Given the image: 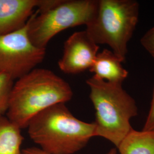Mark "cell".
I'll return each instance as SVG.
<instances>
[{
	"instance_id": "cell-8",
	"label": "cell",
	"mask_w": 154,
	"mask_h": 154,
	"mask_svg": "<svg viewBox=\"0 0 154 154\" xmlns=\"http://www.w3.org/2000/svg\"><path fill=\"white\" fill-rule=\"evenodd\" d=\"M41 0H0V35L24 27Z\"/></svg>"
},
{
	"instance_id": "cell-10",
	"label": "cell",
	"mask_w": 154,
	"mask_h": 154,
	"mask_svg": "<svg viewBox=\"0 0 154 154\" xmlns=\"http://www.w3.org/2000/svg\"><path fill=\"white\" fill-rule=\"evenodd\" d=\"M117 149L120 154H154V131L132 128Z\"/></svg>"
},
{
	"instance_id": "cell-16",
	"label": "cell",
	"mask_w": 154,
	"mask_h": 154,
	"mask_svg": "<svg viewBox=\"0 0 154 154\" xmlns=\"http://www.w3.org/2000/svg\"><path fill=\"white\" fill-rule=\"evenodd\" d=\"M106 154H117V149H111Z\"/></svg>"
},
{
	"instance_id": "cell-7",
	"label": "cell",
	"mask_w": 154,
	"mask_h": 154,
	"mask_svg": "<svg viewBox=\"0 0 154 154\" xmlns=\"http://www.w3.org/2000/svg\"><path fill=\"white\" fill-rule=\"evenodd\" d=\"M99 46L85 30L72 34L67 39L63 55L58 64L62 72L70 74L90 70L98 53Z\"/></svg>"
},
{
	"instance_id": "cell-9",
	"label": "cell",
	"mask_w": 154,
	"mask_h": 154,
	"mask_svg": "<svg viewBox=\"0 0 154 154\" xmlns=\"http://www.w3.org/2000/svg\"><path fill=\"white\" fill-rule=\"evenodd\" d=\"M123 62L112 51L104 49L98 53L89 70L94 75L108 82L122 85L128 74L122 65Z\"/></svg>"
},
{
	"instance_id": "cell-11",
	"label": "cell",
	"mask_w": 154,
	"mask_h": 154,
	"mask_svg": "<svg viewBox=\"0 0 154 154\" xmlns=\"http://www.w3.org/2000/svg\"><path fill=\"white\" fill-rule=\"evenodd\" d=\"M21 130L7 116L0 115V154H21Z\"/></svg>"
},
{
	"instance_id": "cell-14",
	"label": "cell",
	"mask_w": 154,
	"mask_h": 154,
	"mask_svg": "<svg viewBox=\"0 0 154 154\" xmlns=\"http://www.w3.org/2000/svg\"><path fill=\"white\" fill-rule=\"evenodd\" d=\"M142 130L147 131H154V88L150 109Z\"/></svg>"
},
{
	"instance_id": "cell-3",
	"label": "cell",
	"mask_w": 154,
	"mask_h": 154,
	"mask_svg": "<svg viewBox=\"0 0 154 154\" xmlns=\"http://www.w3.org/2000/svg\"><path fill=\"white\" fill-rule=\"evenodd\" d=\"M86 83L95 110V137L109 140L117 149L133 128L130 120L138 116L136 102L122 84L108 82L95 75Z\"/></svg>"
},
{
	"instance_id": "cell-15",
	"label": "cell",
	"mask_w": 154,
	"mask_h": 154,
	"mask_svg": "<svg viewBox=\"0 0 154 154\" xmlns=\"http://www.w3.org/2000/svg\"><path fill=\"white\" fill-rule=\"evenodd\" d=\"M21 154H50L36 147H28L21 150Z\"/></svg>"
},
{
	"instance_id": "cell-6",
	"label": "cell",
	"mask_w": 154,
	"mask_h": 154,
	"mask_svg": "<svg viewBox=\"0 0 154 154\" xmlns=\"http://www.w3.org/2000/svg\"><path fill=\"white\" fill-rule=\"evenodd\" d=\"M46 49L32 43L28 36V22L21 29L0 35V74L14 80L28 74L44 60Z\"/></svg>"
},
{
	"instance_id": "cell-2",
	"label": "cell",
	"mask_w": 154,
	"mask_h": 154,
	"mask_svg": "<svg viewBox=\"0 0 154 154\" xmlns=\"http://www.w3.org/2000/svg\"><path fill=\"white\" fill-rule=\"evenodd\" d=\"M28 132L40 149L50 154H73L83 149L95 137V125L77 119L60 103L34 116Z\"/></svg>"
},
{
	"instance_id": "cell-4",
	"label": "cell",
	"mask_w": 154,
	"mask_h": 154,
	"mask_svg": "<svg viewBox=\"0 0 154 154\" xmlns=\"http://www.w3.org/2000/svg\"><path fill=\"white\" fill-rule=\"evenodd\" d=\"M139 4L134 0H99L96 14L86 31L97 45H107L125 61L127 45L137 26Z\"/></svg>"
},
{
	"instance_id": "cell-13",
	"label": "cell",
	"mask_w": 154,
	"mask_h": 154,
	"mask_svg": "<svg viewBox=\"0 0 154 154\" xmlns=\"http://www.w3.org/2000/svg\"><path fill=\"white\" fill-rule=\"evenodd\" d=\"M140 43L154 59V27L143 35L140 39Z\"/></svg>"
},
{
	"instance_id": "cell-1",
	"label": "cell",
	"mask_w": 154,
	"mask_h": 154,
	"mask_svg": "<svg viewBox=\"0 0 154 154\" xmlns=\"http://www.w3.org/2000/svg\"><path fill=\"white\" fill-rule=\"evenodd\" d=\"M70 85L54 72L35 68L18 79L12 88L7 118L20 128L51 106L71 100Z\"/></svg>"
},
{
	"instance_id": "cell-12",
	"label": "cell",
	"mask_w": 154,
	"mask_h": 154,
	"mask_svg": "<svg viewBox=\"0 0 154 154\" xmlns=\"http://www.w3.org/2000/svg\"><path fill=\"white\" fill-rule=\"evenodd\" d=\"M14 79L8 74H0V115H5L9 104V100Z\"/></svg>"
},
{
	"instance_id": "cell-5",
	"label": "cell",
	"mask_w": 154,
	"mask_h": 154,
	"mask_svg": "<svg viewBox=\"0 0 154 154\" xmlns=\"http://www.w3.org/2000/svg\"><path fill=\"white\" fill-rule=\"evenodd\" d=\"M98 1L61 0L45 11L37 10L28 21V36L35 46L46 49L55 35L69 28L87 26L93 20Z\"/></svg>"
}]
</instances>
